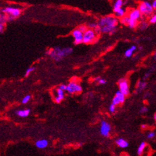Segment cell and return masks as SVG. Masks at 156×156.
<instances>
[{"mask_svg": "<svg viewBox=\"0 0 156 156\" xmlns=\"http://www.w3.org/2000/svg\"><path fill=\"white\" fill-rule=\"evenodd\" d=\"M73 49L71 47H65L61 49L59 47H56L47 52V54L50 56L56 61H61L64 57L71 54Z\"/></svg>", "mask_w": 156, "mask_h": 156, "instance_id": "7a4b0ae2", "label": "cell"}, {"mask_svg": "<svg viewBox=\"0 0 156 156\" xmlns=\"http://www.w3.org/2000/svg\"><path fill=\"white\" fill-rule=\"evenodd\" d=\"M111 130L110 125L107 122L103 120L101 122L100 126V133L102 136L105 137H108L109 136L110 132Z\"/></svg>", "mask_w": 156, "mask_h": 156, "instance_id": "ba28073f", "label": "cell"}, {"mask_svg": "<svg viewBox=\"0 0 156 156\" xmlns=\"http://www.w3.org/2000/svg\"><path fill=\"white\" fill-rule=\"evenodd\" d=\"M152 6L153 9H156V0L153 1V3H152Z\"/></svg>", "mask_w": 156, "mask_h": 156, "instance_id": "d590c367", "label": "cell"}, {"mask_svg": "<svg viewBox=\"0 0 156 156\" xmlns=\"http://www.w3.org/2000/svg\"><path fill=\"white\" fill-rule=\"evenodd\" d=\"M116 143L118 147H119L120 148H127V147H128V145H129L128 142H127V141H126L125 140H124V139H122V138L118 139L117 140H116Z\"/></svg>", "mask_w": 156, "mask_h": 156, "instance_id": "5bb4252c", "label": "cell"}, {"mask_svg": "<svg viewBox=\"0 0 156 156\" xmlns=\"http://www.w3.org/2000/svg\"><path fill=\"white\" fill-rule=\"evenodd\" d=\"M119 91L122 92L125 96H127L129 94V87L128 81L125 78H122L119 81Z\"/></svg>", "mask_w": 156, "mask_h": 156, "instance_id": "8992f818", "label": "cell"}, {"mask_svg": "<svg viewBox=\"0 0 156 156\" xmlns=\"http://www.w3.org/2000/svg\"><path fill=\"white\" fill-rule=\"evenodd\" d=\"M89 28L91 29L95 30V29L98 28V24H96L94 22H92V23L89 24Z\"/></svg>", "mask_w": 156, "mask_h": 156, "instance_id": "484cf974", "label": "cell"}, {"mask_svg": "<svg viewBox=\"0 0 156 156\" xmlns=\"http://www.w3.org/2000/svg\"><path fill=\"white\" fill-rule=\"evenodd\" d=\"M119 20L116 17L108 15L101 18L98 22V27L100 33H112L116 30Z\"/></svg>", "mask_w": 156, "mask_h": 156, "instance_id": "6da1fadb", "label": "cell"}, {"mask_svg": "<svg viewBox=\"0 0 156 156\" xmlns=\"http://www.w3.org/2000/svg\"><path fill=\"white\" fill-rule=\"evenodd\" d=\"M141 16V14L140 12L138 9H133L129 12L128 14V17L129 19L131 20L138 21V19H140Z\"/></svg>", "mask_w": 156, "mask_h": 156, "instance_id": "30bf717a", "label": "cell"}, {"mask_svg": "<svg viewBox=\"0 0 156 156\" xmlns=\"http://www.w3.org/2000/svg\"><path fill=\"white\" fill-rule=\"evenodd\" d=\"M149 21H150V23H152V24H155V22H156V14H155V15H152V16L150 17Z\"/></svg>", "mask_w": 156, "mask_h": 156, "instance_id": "f1b7e54d", "label": "cell"}, {"mask_svg": "<svg viewBox=\"0 0 156 156\" xmlns=\"http://www.w3.org/2000/svg\"><path fill=\"white\" fill-rule=\"evenodd\" d=\"M124 156H129V155H127V154H126V155H124Z\"/></svg>", "mask_w": 156, "mask_h": 156, "instance_id": "ab89813d", "label": "cell"}, {"mask_svg": "<svg viewBox=\"0 0 156 156\" xmlns=\"http://www.w3.org/2000/svg\"><path fill=\"white\" fill-rule=\"evenodd\" d=\"M82 88L81 85L75 83V82H71L67 85L66 91L70 94L79 93L82 92Z\"/></svg>", "mask_w": 156, "mask_h": 156, "instance_id": "52a82bcc", "label": "cell"}, {"mask_svg": "<svg viewBox=\"0 0 156 156\" xmlns=\"http://www.w3.org/2000/svg\"><path fill=\"white\" fill-rule=\"evenodd\" d=\"M154 119H155V120L156 121V113H155V115H154Z\"/></svg>", "mask_w": 156, "mask_h": 156, "instance_id": "f35d334b", "label": "cell"}, {"mask_svg": "<svg viewBox=\"0 0 156 156\" xmlns=\"http://www.w3.org/2000/svg\"><path fill=\"white\" fill-rule=\"evenodd\" d=\"M1 13L4 14H7L8 15H11L15 18L21 15V11L19 8H13V7L8 6L1 10Z\"/></svg>", "mask_w": 156, "mask_h": 156, "instance_id": "5b68a950", "label": "cell"}, {"mask_svg": "<svg viewBox=\"0 0 156 156\" xmlns=\"http://www.w3.org/2000/svg\"><path fill=\"white\" fill-rule=\"evenodd\" d=\"M138 10L141 15H150L154 12L152 4H150L148 1H143L140 3L138 6Z\"/></svg>", "mask_w": 156, "mask_h": 156, "instance_id": "3957f363", "label": "cell"}, {"mask_svg": "<svg viewBox=\"0 0 156 156\" xmlns=\"http://www.w3.org/2000/svg\"><path fill=\"white\" fill-rule=\"evenodd\" d=\"M64 91L63 90H61V89L58 88L57 89V96H56V98H55V100H56V102L57 103H61V101L64 99Z\"/></svg>", "mask_w": 156, "mask_h": 156, "instance_id": "4fadbf2b", "label": "cell"}, {"mask_svg": "<svg viewBox=\"0 0 156 156\" xmlns=\"http://www.w3.org/2000/svg\"><path fill=\"white\" fill-rule=\"evenodd\" d=\"M4 28H5V24H0V33H3V32Z\"/></svg>", "mask_w": 156, "mask_h": 156, "instance_id": "836d02e7", "label": "cell"}, {"mask_svg": "<svg viewBox=\"0 0 156 156\" xmlns=\"http://www.w3.org/2000/svg\"><path fill=\"white\" fill-rule=\"evenodd\" d=\"M113 12H114L115 15H116L117 17H119L120 18L126 15V10H125L123 8L113 9Z\"/></svg>", "mask_w": 156, "mask_h": 156, "instance_id": "9a60e30c", "label": "cell"}, {"mask_svg": "<svg viewBox=\"0 0 156 156\" xmlns=\"http://www.w3.org/2000/svg\"><path fill=\"white\" fill-rule=\"evenodd\" d=\"M122 5H123V1L122 0H117L115 2L114 5H113V9L122 8Z\"/></svg>", "mask_w": 156, "mask_h": 156, "instance_id": "ffe728a7", "label": "cell"}, {"mask_svg": "<svg viewBox=\"0 0 156 156\" xmlns=\"http://www.w3.org/2000/svg\"><path fill=\"white\" fill-rule=\"evenodd\" d=\"M137 22H138V21H133V20H131V19H129L127 25L130 28H134L136 26V25H137Z\"/></svg>", "mask_w": 156, "mask_h": 156, "instance_id": "d6986e66", "label": "cell"}, {"mask_svg": "<svg viewBox=\"0 0 156 156\" xmlns=\"http://www.w3.org/2000/svg\"><path fill=\"white\" fill-rule=\"evenodd\" d=\"M100 78H101L100 77H96V78L94 80H95L96 81H98H98H99V80L100 79Z\"/></svg>", "mask_w": 156, "mask_h": 156, "instance_id": "8d00e7d4", "label": "cell"}, {"mask_svg": "<svg viewBox=\"0 0 156 156\" xmlns=\"http://www.w3.org/2000/svg\"><path fill=\"white\" fill-rule=\"evenodd\" d=\"M96 38V33L94 30L91 29H88L85 33H84L83 36V43H91L94 42Z\"/></svg>", "mask_w": 156, "mask_h": 156, "instance_id": "277c9868", "label": "cell"}, {"mask_svg": "<svg viewBox=\"0 0 156 156\" xmlns=\"http://www.w3.org/2000/svg\"><path fill=\"white\" fill-rule=\"evenodd\" d=\"M129 20V17H128V15H125V16L122 17L120 18V21L122 24H123L127 25Z\"/></svg>", "mask_w": 156, "mask_h": 156, "instance_id": "44dd1931", "label": "cell"}, {"mask_svg": "<svg viewBox=\"0 0 156 156\" xmlns=\"http://www.w3.org/2000/svg\"><path fill=\"white\" fill-rule=\"evenodd\" d=\"M35 70V68L33 66H31L29 67V68H28L27 70H26V72H25V77H28L29 74L31 73L33 71H34Z\"/></svg>", "mask_w": 156, "mask_h": 156, "instance_id": "603a6c76", "label": "cell"}, {"mask_svg": "<svg viewBox=\"0 0 156 156\" xmlns=\"http://www.w3.org/2000/svg\"><path fill=\"white\" fill-rule=\"evenodd\" d=\"M15 19V17L13 16H11V15H8L6 16V21H12Z\"/></svg>", "mask_w": 156, "mask_h": 156, "instance_id": "1f68e13d", "label": "cell"}, {"mask_svg": "<svg viewBox=\"0 0 156 156\" xmlns=\"http://www.w3.org/2000/svg\"><path fill=\"white\" fill-rule=\"evenodd\" d=\"M6 21V16L4 13L0 12V24H5Z\"/></svg>", "mask_w": 156, "mask_h": 156, "instance_id": "7402d4cb", "label": "cell"}, {"mask_svg": "<svg viewBox=\"0 0 156 156\" xmlns=\"http://www.w3.org/2000/svg\"><path fill=\"white\" fill-rule=\"evenodd\" d=\"M155 60H156V57H155Z\"/></svg>", "mask_w": 156, "mask_h": 156, "instance_id": "b9f144b4", "label": "cell"}, {"mask_svg": "<svg viewBox=\"0 0 156 156\" xmlns=\"http://www.w3.org/2000/svg\"><path fill=\"white\" fill-rule=\"evenodd\" d=\"M35 145H36V147L39 149H43V148H45L47 147L48 145H49V142L47 140L42 139V140H38L35 143Z\"/></svg>", "mask_w": 156, "mask_h": 156, "instance_id": "8fae6325", "label": "cell"}, {"mask_svg": "<svg viewBox=\"0 0 156 156\" xmlns=\"http://www.w3.org/2000/svg\"><path fill=\"white\" fill-rule=\"evenodd\" d=\"M147 110H148V109H147V108L146 107H143L141 108V110H140V112L141 113H145L146 112H147Z\"/></svg>", "mask_w": 156, "mask_h": 156, "instance_id": "e575fe53", "label": "cell"}, {"mask_svg": "<svg viewBox=\"0 0 156 156\" xmlns=\"http://www.w3.org/2000/svg\"><path fill=\"white\" fill-rule=\"evenodd\" d=\"M29 113H30V110L29 109L18 110L15 112V114L17 116L22 118L27 117L29 116Z\"/></svg>", "mask_w": 156, "mask_h": 156, "instance_id": "7c38bea8", "label": "cell"}, {"mask_svg": "<svg viewBox=\"0 0 156 156\" xmlns=\"http://www.w3.org/2000/svg\"><path fill=\"white\" fill-rule=\"evenodd\" d=\"M155 136V133H154V132H150L148 134V135H147V138H148V139H152Z\"/></svg>", "mask_w": 156, "mask_h": 156, "instance_id": "f546056e", "label": "cell"}, {"mask_svg": "<svg viewBox=\"0 0 156 156\" xmlns=\"http://www.w3.org/2000/svg\"><path fill=\"white\" fill-rule=\"evenodd\" d=\"M155 57H156V52H155Z\"/></svg>", "mask_w": 156, "mask_h": 156, "instance_id": "60d3db41", "label": "cell"}, {"mask_svg": "<svg viewBox=\"0 0 156 156\" xmlns=\"http://www.w3.org/2000/svg\"><path fill=\"white\" fill-rule=\"evenodd\" d=\"M31 99V96L30 95H26V96L24 97L22 99V103L23 104H26L27 103L29 102V101Z\"/></svg>", "mask_w": 156, "mask_h": 156, "instance_id": "d4e9b609", "label": "cell"}, {"mask_svg": "<svg viewBox=\"0 0 156 156\" xmlns=\"http://www.w3.org/2000/svg\"><path fill=\"white\" fill-rule=\"evenodd\" d=\"M116 106H115L113 104H111L109 106V111L111 112V113H114L115 111H116Z\"/></svg>", "mask_w": 156, "mask_h": 156, "instance_id": "4316f807", "label": "cell"}, {"mask_svg": "<svg viewBox=\"0 0 156 156\" xmlns=\"http://www.w3.org/2000/svg\"><path fill=\"white\" fill-rule=\"evenodd\" d=\"M59 89H61V90H63V91H66V89H67V85H64V84H61V85L59 86Z\"/></svg>", "mask_w": 156, "mask_h": 156, "instance_id": "4dcf8cb0", "label": "cell"}, {"mask_svg": "<svg viewBox=\"0 0 156 156\" xmlns=\"http://www.w3.org/2000/svg\"><path fill=\"white\" fill-rule=\"evenodd\" d=\"M147 127V126H146V125H144V124H143L142 126H141V127H142L143 129H145V127Z\"/></svg>", "mask_w": 156, "mask_h": 156, "instance_id": "74e56055", "label": "cell"}, {"mask_svg": "<svg viewBox=\"0 0 156 156\" xmlns=\"http://www.w3.org/2000/svg\"><path fill=\"white\" fill-rule=\"evenodd\" d=\"M98 83L99 84H105L106 83V81L105 79H103V78H100L99 80V81H98Z\"/></svg>", "mask_w": 156, "mask_h": 156, "instance_id": "d6a6232c", "label": "cell"}, {"mask_svg": "<svg viewBox=\"0 0 156 156\" xmlns=\"http://www.w3.org/2000/svg\"><path fill=\"white\" fill-rule=\"evenodd\" d=\"M113 105H114L115 106H117V105H119L120 104V101H119V99H118V98L117 96H115L114 98H113V99H112V103Z\"/></svg>", "mask_w": 156, "mask_h": 156, "instance_id": "cb8c5ba5", "label": "cell"}, {"mask_svg": "<svg viewBox=\"0 0 156 156\" xmlns=\"http://www.w3.org/2000/svg\"><path fill=\"white\" fill-rule=\"evenodd\" d=\"M116 96L117 97L118 99H119V101H120V103H123L124 102L125 98H126V96H125L123 94H122V92H120V91H118L117 92H116Z\"/></svg>", "mask_w": 156, "mask_h": 156, "instance_id": "ac0fdd59", "label": "cell"}, {"mask_svg": "<svg viewBox=\"0 0 156 156\" xmlns=\"http://www.w3.org/2000/svg\"><path fill=\"white\" fill-rule=\"evenodd\" d=\"M146 146H147V144H146L145 142H141L140 143V145H139L138 148L137 150V154L138 155H141L143 153V151H144L145 148Z\"/></svg>", "mask_w": 156, "mask_h": 156, "instance_id": "e0dca14e", "label": "cell"}, {"mask_svg": "<svg viewBox=\"0 0 156 156\" xmlns=\"http://www.w3.org/2000/svg\"><path fill=\"white\" fill-rule=\"evenodd\" d=\"M78 29H79V30L82 33H85V32L88 29L87 28L86 26H80V27L78 28Z\"/></svg>", "mask_w": 156, "mask_h": 156, "instance_id": "83f0119b", "label": "cell"}, {"mask_svg": "<svg viewBox=\"0 0 156 156\" xmlns=\"http://www.w3.org/2000/svg\"><path fill=\"white\" fill-rule=\"evenodd\" d=\"M136 47L135 45L131 46L129 49H127L126 52H125V56L127 57H130L132 56L134 51L136 50Z\"/></svg>", "mask_w": 156, "mask_h": 156, "instance_id": "2e32d148", "label": "cell"}, {"mask_svg": "<svg viewBox=\"0 0 156 156\" xmlns=\"http://www.w3.org/2000/svg\"><path fill=\"white\" fill-rule=\"evenodd\" d=\"M72 35L74 38L75 44H80L83 42L84 33H82L78 29H76L72 32Z\"/></svg>", "mask_w": 156, "mask_h": 156, "instance_id": "9c48e42d", "label": "cell"}]
</instances>
